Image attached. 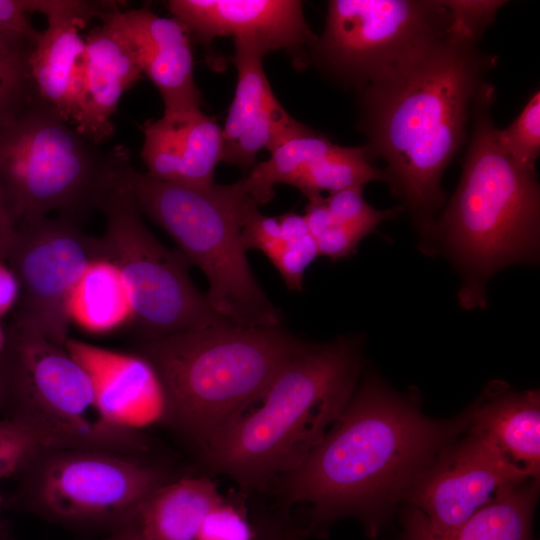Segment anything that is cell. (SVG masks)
<instances>
[{"instance_id": "15", "label": "cell", "mask_w": 540, "mask_h": 540, "mask_svg": "<svg viewBox=\"0 0 540 540\" xmlns=\"http://www.w3.org/2000/svg\"><path fill=\"white\" fill-rule=\"evenodd\" d=\"M98 19L116 28L132 47L143 75L160 92L162 117L177 120L200 110L201 92L194 80L191 41L181 22L145 7L107 10Z\"/></svg>"}, {"instance_id": "5", "label": "cell", "mask_w": 540, "mask_h": 540, "mask_svg": "<svg viewBox=\"0 0 540 540\" xmlns=\"http://www.w3.org/2000/svg\"><path fill=\"white\" fill-rule=\"evenodd\" d=\"M309 343L279 325L222 322L144 339L166 399L164 422L200 449L261 400L281 371Z\"/></svg>"}, {"instance_id": "43", "label": "cell", "mask_w": 540, "mask_h": 540, "mask_svg": "<svg viewBox=\"0 0 540 540\" xmlns=\"http://www.w3.org/2000/svg\"><path fill=\"white\" fill-rule=\"evenodd\" d=\"M6 339H7L6 329L1 325V322H0V356L2 355L5 349Z\"/></svg>"}, {"instance_id": "41", "label": "cell", "mask_w": 540, "mask_h": 540, "mask_svg": "<svg viewBox=\"0 0 540 540\" xmlns=\"http://www.w3.org/2000/svg\"><path fill=\"white\" fill-rule=\"evenodd\" d=\"M22 42L36 43L34 41H31L25 38L11 35L0 29V43H22Z\"/></svg>"}, {"instance_id": "37", "label": "cell", "mask_w": 540, "mask_h": 540, "mask_svg": "<svg viewBox=\"0 0 540 540\" xmlns=\"http://www.w3.org/2000/svg\"><path fill=\"white\" fill-rule=\"evenodd\" d=\"M18 295L17 278L6 260L0 259V319L14 309Z\"/></svg>"}, {"instance_id": "30", "label": "cell", "mask_w": 540, "mask_h": 540, "mask_svg": "<svg viewBox=\"0 0 540 540\" xmlns=\"http://www.w3.org/2000/svg\"><path fill=\"white\" fill-rule=\"evenodd\" d=\"M328 209L337 223L357 229L368 235L385 220L394 218L402 207L377 210L363 197V187H354L330 193L325 198Z\"/></svg>"}, {"instance_id": "17", "label": "cell", "mask_w": 540, "mask_h": 540, "mask_svg": "<svg viewBox=\"0 0 540 540\" xmlns=\"http://www.w3.org/2000/svg\"><path fill=\"white\" fill-rule=\"evenodd\" d=\"M65 348L86 370L96 403L110 424L140 432L164 422V390L155 369L143 356L72 338L67 340Z\"/></svg>"}, {"instance_id": "35", "label": "cell", "mask_w": 540, "mask_h": 540, "mask_svg": "<svg viewBox=\"0 0 540 540\" xmlns=\"http://www.w3.org/2000/svg\"><path fill=\"white\" fill-rule=\"evenodd\" d=\"M253 540H303L310 534L307 527L297 526L286 508L260 520L254 527Z\"/></svg>"}, {"instance_id": "40", "label": "cell", "mask_w": 540, "mask_h": 540, "mask_svg": "<svg viewBox=\"0 0 540 540\" xmlns=\"http://www.w3.org/2000/svg\"><path fill=\"white\" fill-rule=\"evenodd\" d=\"M136 520V519H135ZM135 520L121 526L116 533L104 540H132L135 530Z\"/></svg>"}, {"instance_id": "32", "label": "cell", "mask_w": 540, "mask_h": 540, "mask_svg": "<svg viewBox=\"0 0 540 540\" xmlns=\"http://www.w3.org/2000/svg\"><path fill=\"white\" fill-rule=\"evenodd\" d=\"M254 533L244 510L223 500L206 516L196 540H253Z\"/></svg>"}, {"instance_id": "25", "label": "cell", "mask_w": 540, "mask_h": 540, "mask_svg": "<svg viewBox=\"0 0 540 540\" xmlns=\"http://www.w3.org/2000/svg\"><path fill=\"white\" fill-rule=\"evenodd\" d=\"M234 46L232 62L237 69V83L233 101L222 127V156L276 99L262 65L265 54L247 43H234Z\"/></svg>"}, {"instance_id": "27", "label": "cell", "mask_w": 540, "mask_h": 540, "mask_svg": "<svg viewBox=\"0 0 540 540\" xmlns=\"http://www.w3.org/2000/svg\"><path fill=\"white\" fill-rule=\"evenodd\" d=\"M36 43H0V130L39 98L29 56Z\"/></svg>"}, {"instance_id": "19", "label": "cell", "mask_w": 540, "mask_h": 540, "mask_svg": "<svg viewBox=\"0 0 540 540\" xmlns=\"http://www.w3.org/2000/svg\"><path fill=\"white\" fill-rule=\"evenodd\" d=\"M85 39V55L74 127L96 145L114 133L111 117L122 95L143 73L126 38L102 23Z\"/></svg>"}, {"instance_id": "36", "label": "cell", "mask_w": 540, "mask_h": 540, "mask_svg": "<svg viewBox=\"0 0 540 540\" xmlns=\"http://www.w3.org/2000/svg\"><path fill=\"white\" fill-rule=\"evenodd\" d=\"M308 230L313 238H317L336 221L327 207L325 198L321 195L308 199V204L303 215Z\"/></svg>"}, {"instance_id": "10", "label": "cell", "mask_w": 540, "mask_h": 540, "mask_svg": "<svg viewBox=\"0 0 540 540\" xmlns=\"http://www.w3.org/2000/svg\"><path fill=\"white\" fill-rule=\"evenodd\" d=\"M448 0H331L308 62L359 91L450 30Z\"/></svg>"}, {"instance_id": "44", "label": "cell", "mask_w": 540, "mask_h": 540, "mask_svg": "<svg viewBox=\"0 0 540 540\" xmlns=\"http://www.w3.org/2000/svg\"><path fill=\"white\" fill-rule=\"evenodd\" d=\"M132 540H142L138 534V530H137V525H136V520H135V530H134V534H133V537H132Z\"/></svg>"}, {"instance_id": "38", "label": "cell", "mask_w": 540, "mask_h": 540, "mask_svg": "<svg viewBox=\"0 0 540 540\" xmlns=\"http://www.w3.org/2000/svg\"><path fill=\"white\" fill-rule=\"evenodd\" d=\"M277 218L283 240H298L310 234L303 215L287 212Z\"/></svg>"}, {"instance_id": "3", "label": "cell", "mask_w": 540, "mask_h": 540, "mask_svg": "<svg viewBox=\"0 0 540 540\" xmlns=\"http://www.w3.org/2000/svg\"><path fill=\"white\" fill-rule=\"evenodd\" d=\"M361 366L358 342L312 345L277 376L262 405L244 413L201 449L213 474L262 491L296 469L350 402Z\"/></svg>"}, {"instance_id": "6", "label": "cell", "mask_w": 540, "mask_h": 540, "mask_svg": "<svg viewBox=\"0 0 540 540\" xmlns=\"http://www.w3.org/2000/svg\"><path fill=\"white\" fill-rule=\"evenodd\" d=\"M126 174L141 213L206 276V297L220 316L243 327L279 325L278 311L255 279L242 244L244 217L259 205L240 181L197 189L157 180L131 161Z\"/></svg>"}, {"instance_id": "28", "label": "cell", "mask_w": 540, "mask_h": 540, "mask_svg": "<svg viewBox=\"0 0 540 540\" xmlns=\"http://www.w3.org/2000/svg\"><path fill=\"white\" fill-rule=\"evenodd\" d=\"M498 143L520 165L535 170L540 153V92L529 98L520 114L505 129L497 130Z\"/></svg>"}, {"instance_id": "23", "label": "cell", "mask_w": 540, "mask_h": 540, "mask_svg": "<svg viewBox=\"0 0 540 540\" xmlns=\"http://www.w3.org/2000/svg\"><path fill=\"white\" fill-rule=\"evenodd\" d=\"M70 321L92 333H107L132 322L128 289L118 268L106 258L93 261L69 300Z\"/></svg>"}, {"instance_id": "11", "label": "cell", "mask_w": 540, "mask_h": 540, "mask_svg": "<svg viewBox=\"0 0 540 540\" xmlns=\"http://www.w3.org/2000/svg\"><path fill=\"white\" fill-rule=\"evenodd\" d=\"M132 453L98 449L47 450L31 464L34 505L67 523L136 519L145 500L171 479L164 468Z\"/></svg>"}, {"instance_id": "31", "label": "cell", "mask_w": 540, "mask_h": 540, "mask_svg": "<svg viewBox=\"0 0 540 540\" xmlns=\"http://www.w3.org/2000/svg\"><path fill=\"white\" fill-rule=\"evenodd\" d=\"M265 255L276 267L289 289L301 290L304 273L319 254L315 239L309 234L298 240L281 239Z\"/></svg>"}, {"instance_id": "22", "label": "cell", "mask_w": 540, "mask_h": 540, "mask_svg": "<svg viewBox=\"0 0 540 540\" xmlns=\"http://www.w3.org/2000/svg\"><path fill=\"white\" fill-rule=\"evenodd\" d=\"M223 500L209 478L172 479L141 506L138 534L142 540H196L206 516Z\"/></svg>"}, {"instance_id": "26", "label": "cell", "mask_w": 540, "mask_h": 540, "mask_svg": "<svg viewBox=\"0 0 540 540\" xmlns=\"http://www.w3.org/2000/svg\"><path fill=\"white\" fill-rule=\"evenodd\" d=\"M385 180L383 169L376 167L364 147L333 148L308 165L292 182L307 199L340 190L364 187L371 181Z\"/></svg>"}, {"instance_id": "4", "label": "cell", "mask_w": 540, "mask_h": 540, "mask_svg": "<svg viewBox=\"0 0 540 540\" xmlns=\"http://www.w3.org/2000/svg\"><path fill=\"white\" fill-rule=\"evenodd\" d=\"M495 89L484 83L458 187L426 238L437 237L462 272L463 307L482 306L484 286L498 269L534 261L539 245L540 190L536 170L509 157L492 118Z\"/></svg>"}, {"instance_id": "16", "label": "cell", "mask_w": 540, "mask_h": 540, "mask_svg": "<svg viewBox=\"0 0 540 540\" xmlns=\"http://www.w3.org/2000/svg\"><path fill=\"white\" fill-rule=\"evenodd\" d=\"M32 13L47 18L29 56V69L39 98L60 116L74 122L77 115L85 55V39L80 34L104 9L102 1L30 0Z\"/></svg>"}, {"instance_id": "9", "label": "cell", "mask_w": 540, "mask_h": 540, "mask_svg": "<svg viewBox=\"0 0 540 540\" xmlns=\"http://www.w3.org/2000/svg\"><path fill=\"white\" fill-rule=\"evenodd\" d=\"M0 371L6 403L31 426L48 450L98 449L124 453L147 449L140 432L120 429L101 413L86 370L65 347L10 324Z\"/></svg>"}, {"instance_id": "42", "label": "cell", "mask_w": 540, "mask_h": 540, "mask_svg": "<svg viewBox=\"0 0 540 540\" xmlns=\"http://www.w3.org/2000/svg\"><path fill=\"white\" fill-rule=\"evenodd\" d=\"M6 404V389L3 376L0 371V409Z\"/></svg>"}, {"instance_id": "2", "label": "cell", "mask_w": 540, "mask_h": 540, "mask_svg": "<svg viewBox=\"0 0 540 540\" xmlns=\"http://www.w3.org/2000/svg\"><path fill=\"white\" fill-rule=\"evenodd\" d=\"M471 417L472 409L451 421L429 419L381 383L366 381L305 460L269 487L278 490L283 507L310 506L311 532L354 516L375 536Z\"/></svg>"}, {"instance_id": "13", "label": "cell", "mask_w": 540, "mask_h": 540, "mask_svg": "<svg viewBox=\"0 0 540 540\" xmlns=\"http://www.w3.org/2000/svg\"><path fill=\"white\" fill-rule=\"evenodd\" d=\"M530 479L489 440L470 432L439 453L404 499L430 529L445 532Z\"/></svg>"}, {"instance_id": "24", "label": "cell", "mask_w": 540, "mask_h": 540, "mask_svg": "<svg viewBox=\"0 0 540 540\" xmlns=\"http://www.w3.org/2000/svg\"><path fill=\"white\" fill-rule=\"evenodd\" d=\"M334 145L327 136L306 126L272 150L268 160L254 165L239 181L258 205L266 204L273 197L276 184L291 185L308 165L328 153Z\"/></svg>"}, {"instance_id": "1", "label": "cell", "mask_w": 540, "mask_h": 540, "mask_svg": "<svg viewBox=\"0 0 540 540\" xmlns=\"http://www.w3.org/2000/svg\"><path fill=\"white\" fill-rule=\"evenodd\" d=\"M454 17L444 35L358 92L359 129L371 161L424 237L445 201L442 176L467 140L473 101L497 57Z\"/></svg>"}, {"instance_id": "45", "label": "cell", "mask_w": 540, "mask_h": 540, "mask_svg": "<svg viewBox=\"0 0 540 540\" xmlns=\"http://www.w3.org/2000/svg\"><path fill=\"white\" fill-rule=\"evenodd\" d=\"M0 504H1V496H0Z\"/></svg>"}, {"instance_id": "8", "label": "cell", "mask_w": 540, "mask_h": 540, "mask_svg": "<svg viewBox=\"0 0 540 540\" xmlns=\"http://www.w3.org/2000/svg\"><path fill=\"white\" fill-rule=\"evenodd\" d=\"M111 161L38 98L0 130V194L15 225L51 212L76 221L97 208Z\"/></svg>"}, {"instance_id": "29", "label": "cell", "mask_w": 540, "mask_h": 540, "mask_svg": "<svg viewBox=\"0 0 540 540\" xmlns=\"http://www.w3.org/2000/svg\"><path fill=\"white\" fill-rule=\"evenodd\" d=\"M48 448L36 431L17 416L0 419V480L28 469Z\"/></svg>"}, {"instance_id": "21", "label": "cell", "mask_w": 540, "mask_h": 540, "mask_svg": "<svg viewBox=\"0 0 540 540\" xmlns=\"http://www.w3.org/2000/svg\"><path fill=\"white\" fill-rule=\"evenodd\" d=\"M470 432L489 440L509 461L539 479L540 398L536 390L506 393L472 409Z\"/></svg>"}, {"instance_id": "14", "label": "cell", "mask_w": 540, "mask_h": 540, "mask_svg": "<svg viewBox=\"0 0 540 540\" xmlns=\"http://www.w3.org/2000/svg\"><path fill=\"white\" fill-rule=\"evenodd\" d=\"M168 10L190 39L210 44L221 36L247 43L264 54L285 50L304 67L317 35L297 0H170Z\"/></svg>"}, {"instance_id": "12", "label": "cell", "mask_w": 540, "mask_h": 540, "mask_svg": "<svg viewBox=\"0 0 540 540\" xmlns=\"http://www.w3.org/2000/svg\"><path fill=\"white\" fill-rule=\"evenodd\" d=\"M102 258L101 237L75 220L44 216L16 225L6 258L19 285L11 323L65 347L71 293L86 268Z\"/></svg>"}, {"instance_id": "18", "label": "cell", "mask_w": 540, "mask_h": 540, "mask_svg": "<svg viewBox=\"0 0 540 540\" xmlns=\"http://www.w3.org/2000/svg\"><path fill=\"white\" fill-rule=\"evenodd\" d=\"M142 130L140 156L149 176L197 189L214 185L223 140L222 127L213 117L198 110L177 120H148Z\"/></svg>"}, {"instance_id": "33", "label": "cell", "mask_w": 540, "mask_h": 540, "mask_svg": "<svg viewBox=\"0 0 540 540\" xmlns=\"http://www.w3.org/2000/svg\"><path fill=\"white\" fill-rule=\"evenodd\" d=\"M365 236L357 229L335 222L315 242L319 255L339 259L350 255Z\"/></svg>"}, {"instance_id": "34", "label": "cell", "mask_w": 540, "mask_h": 540, "mask_svg": "<svg viewBox=\"0 0 540 540\" xmlns=\"http://www.w3.org/2000/svg\"><path fill=\"white\" fill-rule=\"evenodd\" d=\"M25 0H0V29L37 42L41 33L31 23Z\"/></svg>"}, {"instance_id": "39", "label": "cell", "mask_w": 540, "mask_h": 540, "mask_svg": "<svg viewBox=\"0 0 540 540\" xmlns=\"http://www.w3.org/2000/svg\"><path fill=\"white\" fill-rule=\"evenodd\" d=\"M16 233L14 224L0 194V259L6 260Z\"/></svg>"}, {"instance_id": "7", "label": "cell", "mask_w": 540, "mask_h": 540, "mask_svg": "<svg viewBox=\"0 0 540 540\" xmlns=\"http://www.w3.org/2000/svg\"><path fill=\"white\" fill-rule=\"evenodd\" d=\"M130 161L127 147L112 149L97 208L105 218V256L124 279L132 323L144 339H151L229 322L195 287L186 258L165 247L146 227L126 174Z\"/></svg>"}, {"instance_id": "20", "label": "cell", "mask_w": 540, "mask_h": 540, "mask_svg": "<svg viewBox=\"0 0 540 540\" xmlns=\"http://www.w3.org/2000/svg\"><path fill=\"white\" fill-rule=\"evenodd\" d=\"M539 479L527 480L480 509L458 527L437 532L410 507L402 518L401 540H535L532 532Z\"/></svg>"}]
</instances>
